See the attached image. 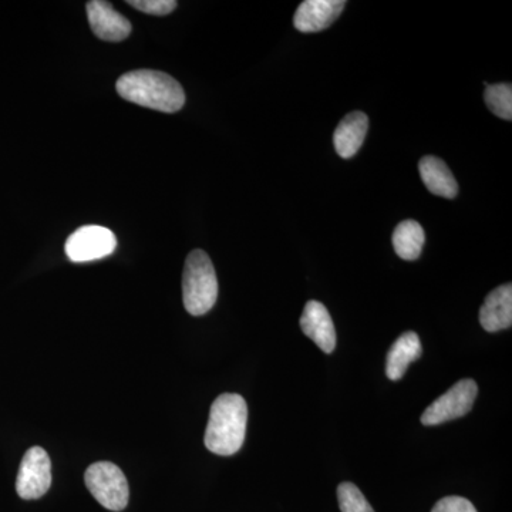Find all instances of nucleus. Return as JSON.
Here are the masks:
<instances>
[{"mask_svg":"<svg viewBox=\"0 0 512 512\" xmlns=\"http://www.w3.org/2000/svg\"><path fill=\"white\" fill-rule=\"evenodd\" d=\"M117 248L116 235L109 228L87 225L77 229L66 242V255L72 262H90L106 258Z\"/></svg>","mask_w":512,"mask_h":512,"instance_id":"7","label":"nucleus"},{"mask_svg":"<svg viewBox=\"0 0 512 512\" xmlns=\"http://www.w3.org/2000/svg\"><path fill=\"white\" fill-rule=\"evenodd\" d=\"M87 488L104 508L123 511L127 507L130 488L123 471L110 461H99L84 474Z\"/></svg>","mask_w":512,"mask_h":512,"instance_id":"4","label":"nucleus"},{"mask_svg":"<svg viewBox=\"0 0 512 512\" xmlns=\"http://www.w3.org/2000/svg\"><path fill=\"white\" fill-rule=\"evenodd\" d=\"M423 353L419 335L414 332H406L393 343L386 359V375L390 380L402 379L406 375L407 367L414 360L419 359Z\"/></svg>","mask_w":512,"mask_h":512,"instance_id":"13","label":"nucleus"},{"mask_svg":"<svg viewBox=\"0 0 512 512\" xmlns=\"http://www.w3.org/2000/svg\"><path fill=\"white\" fill-rule=\"evenodd\" d=\"M52 485V463L42 447L26 451L20 463L16 491L23 500H37L49 491Z\"/></svg>","mask_w":512,"mask_h":512,"instance_id":"6","label":"nucleus"},{"mask_svg":"<svg viewBox=\"0 0 512 512\" xmlns=\"http://www.w3.org/2000/svg\"><path fill=\"white\" fill-rule=\"evenodd\" d=\"M338 500L342 512H375L367 503L362 491L352 483H342L338 487Z\"/></svg>","mask_w":512,"mask_h":512,"instance_id":"17","label":"nucleus"},{"mask_svg":"<svg viewBox=\"0 0 512 512\" xmlns=\"http://www.w3.org/2000/svg\"><path fill=\"white\" fill-rule=\"evenodd\" d=\"M367 130H369V119L362 111L350 113L336 127L333 134V144H335L336 153L340 157L352 158L363 146Z\"/></svg>","mask_w":512,"mask_h":512,"instance_id":"12","label":"nucleus"},{"mask_svg":"<svg viewBox=\"0 0 512 512\" xmlns=\"http://www.w3.org/2000/svg\"><path fill=\"white\" fill-rule=\"evenodd\" d=\"M218 279L210 256L195 249L187 256L183 274L184 308L192 316H202L214 308Z\"/></svg>","mask_w":512,"mask_h":512,"instance_id":"3","label":"nucleus"},{"mask_svg":"<svg viewBox=\"0 0 512 512\" xmlns=\"http://www.w3.org/2000/svg\"><path fill=\"white\" fill-rule=\"evenodd\" d=\"M302 332L318 345L325 353H332L336 348V329L332 316L323 303L309 301L301 316Z\"/></svg>","mask_w":512,"mask_h":512,"instance_id":"10","label":"nucleus"},{"mask_svg":"<svg viewBox=\"0 0 512 512\" xmlns=\"http://www.w3.org/2000/svg\"><path fill=\"white\" fill-rule=\"evenodd\" d=\"M116 89L124 100L161 113H177L185 104L183 86L170 74L156 70L123 74Z\"/></svg>","mask_w":512,"mask_h":512,"instance_id":"1","label":"nucleus"},{"mask_svg":"<svg viewBox=\"0 0 512 512\" xmlns=\"http://www.w3.org/2000/svg\"><path fill=\"white\" fill-rule=\"evenodd\" d=\"M392 241L394 251L400 258L404 261H416L423 251L426 235L419 222L407 220L400 222L394 229Z\"/></svg>","mask_w":512,"mask_h":512,"instance_id":"15","label":"nucleus"},{"mask_svg":"<svg viewBox=\"0 0 512 512\" xmlns=\"http://www.w3.org/2000/svg\"><path fill=\"white\" fill-rule=\"evenodd\" d=\"M480 323L487 332L511 328L512 285L500 286L490 292L480 309Z\"/></svg>","mask_w":512,"mask_h":512,"instance_id":"11","label":"nucleus"},{"mask_svg":"<svg viewBox=\"0 0 512 512\" xmlns=\"http://www.w3.org/2000/svg\"><path fill=\"white\" fill-rule=\"evenodd\" d=\"M431 512H477V510L466 498L451 495V497L441 498Z\"/></svg>","mask_w":512,"mask_h":512,"instance_id":"19","label":"nucleus"},{"mask_svg":"<svg viewBox=\"0 0 512 512\" xmlns=\"http://www.w3.org/2000/svg\"><path fill=\"white\" fill-rule=\"evenodd\" d=\"M477 393L478 387L474 380H460L427 407L426 412L421 416V423L424 426H437V424L466 416L473 409Z\"/></svg>","mask_w":512,"mask_h":512,"instance_id":"5","label":"nucleus"},{"mask_svg":"<svg viewBox=\"0 0 512 512\" xmlns=\"http://www.w3.org/2000/svg\"><path fill=\"white\" fill-rule=\"evenodd\" d=\"M127 3L140 12L154 16L170 15L177 8L175 0H130Z\"/></svg>","mask_w":512,"mask_h":512,"instance_id":"18","label":"nucleus"},{"mask_svg":"<svg viewBox=\"0 0 512 512\" xmlns=\"http://www.w3.org/2000/svg\"><path fill=\"white\" fill-rule=\"evenodd\" d=\"M419 170L421 180L431 194L443 198L456 197L458 192L456 178L443 160L433 156L421 158Z\"/></svg>","mask_w":512,"mask_h":512,"instance_id":"14","label":"nucleus"},{"mask_svg":"<svg viewBox=\"0 0 512 512\" xmlns=\"http://www.w3.org/2000/svg\"><path fill=\"white\" fill-rule=\"evenodd\" d=\"M87 18L94 35L106 42H121L131 35L130 20L114 10L110 2L92 0L87 3Z\"/></svg>","mask_w":512,"mask_h":512,"instance_id":"8","label":"nucleus"},{"mask_svg":"<svg viewBox=\"0 0 512 512\" xmlns=\"http://www.w3.org/2000/svg\"><path fill=\"white\" fill-rule=\"evenodd\" d=\"M485 103L488 109L493 111L500 119L510 121L512 119V87L511 84H487L484 93Z\"/></svg>","mask_w":512,"mask_h":512,"instance_id":"16","label":"nucleus"},{"mask_svg":"<svg viewBox=\"0 0 512 512\" xmlns=\"http://www.w3.org/2000/svg\"><path fill=\"white\" fill-rule=\"evenodd\" d=\"M343 0H306L296 10L293 25L302 33L328 29L345 9Z\"/></svg>","mask_w":512,"mask_h":512,"instance_id":"9","label":"nucleus"},{"mask_svg":"<svg viewBox=\"0 0 512 512\" xmlns=\"http://www.w3.org/2000/svg\"><path fill=\"white\" fill-rule=\"evenodd\" d=\"M248 406L244 397L224 393L212 403L205 430V447L218 456H232L241 450L247 434Z\"/></svg>","mask_w":512,"mask_h":512,"instance_id":"2","label":"nucleus"}]
</instances>
